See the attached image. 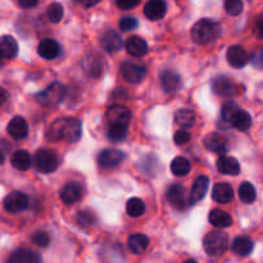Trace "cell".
Listing matches in <instances>:
<instances>
[{
    "instance_id": "cell-1",
    "label": "cell",
    "mask_w": 263,
    "mask_h": 263,
    "mask_svg": "<svg viewBox=\"0 0 263 263\" xmlns=\"http://www.w3.org/2000/svg\"><path fill=\"white\" fill-rule=\"evenodd\" d=\"M82 136V123L77 118H61L49 128L46 138L50 140H66L77 143Z\"/></svg>"
},
{
    "instance_id": "cell-2",
    "label": "cell",
    "mask_w": 263,
    "mask_h": 263,
    "mask_svg": "<svg viewBox=\"0 0 263 263\" xmlns=\"http://www.w3.org/2000/svg\"><path fill=\"white\" fill-rule=\"evenodd\" d=\"M221 35V26L212 20H200L193 26L192 37L199 45H208L217 40Z\"/></svg>"
},
{
    "instance_id": "cell-3",
    "label": "cell",
    "mask_w": 263,
    "mask_h": 263,
    "mask_svg": "<svg viewBox=\"0 0 263 263\" xmlns=\"http://www.w3.org/2000/svg\"><path fill=\"white\" fill-rule=\"evenodd\" d=\"M229 246V238L222 231H211L203 239V248L211 257H220L226 252Z\"/></svg>"
},
{
    "instance_id": "cell-4",
    "label": "cell",
    "mask_w": 263,
    "mask_h": 263,
    "mask_svg": "<svg viewBox=\"0 0 263 263\" xmlns=\"http://www.w3.org/2000/svg\"><path fill=\"white\" fill-rule=\"evenodd\" d=\"M64 97H66V87L64 85H62L61 82L55 81L51 82L45 90H43L41 92L35 95V99L37 100V103H40L41 105L48 108L57 107L58 104H61L63 102Z\"/></svg>"
},
{
    "instance_id": "cell-5",
    "label": "cell",
    "mask_w": 263,
    "mask_h": 263,
    "mask_svg": "<svg viewBox=\"0 0 263 263\" xmlns=\"http://www.w3.org/2000/svg\"><path fill=\"white\" fill-rule=\"evenodd\" d=\"M33 166L41 174H51L59 167V158L53 151L40 149L33 156Z\"/></svg>"
},
{
    "instance_id": "cell-6",
    "label": "cell",
    "mask_w": 263,
    "mask_h": 263,
    "mask_svg": "<svg viewBox=\"0 0 263 263\" xmlns=\"http://www.w3.org/2000/svg\"><path fill=\"white\" fill-rule=\"evenodd\" d=\"M167 199L171 203L172 207H175L179 211H184L189 205H192V203H190V195L187 197L186 189L180 184H175L170 187L168 192H167Z\"/></svg>"
},
{
    "instance_id": "cell-7",
    "label": "cell",
    "mask_w": 263,
    "mask_h": 263,
    "mask_svg": "<svg viewBox=\"0 0 263 263\" xmlns=\"http://www.w3.org/2000/svg\"><path fill=\"white\" fill-rule=\"evenodd\" d=\"M121 73H122L123 79L130 84H139L145 77L146 68L143 64L127 61L121 66Z\"/></svg>"
},
{
    "instance_id": "cell-8",
    "label": "cell",
    "mask_w": 263,
    "mask_h": 263,
    "mask_svg": "<svg viewBox=\"0 0 263 263\" xmlns=\"http://www.w3.org/2000/svg\"><path fill=\"white\" fill-rule=\"evenodd\" d=\"M30 205V199L26 194L21 192H13L8 194L4 199V208L9 213H20L27 210Z\"/></svg>"
},
{
    "instance_id": "cell-9",
    "label": "cell",
    "mask_w": 263,
    "mask_h": 263,
    "mask_svg": "<svg viewBox=\"0 0 263 263\" xmlns=\"http://www.w3.org/2000/svg\"><path fill=\"white\" fill-rule=\"evenodd\" d=\"M105 118L110 126H127L131 120V112L123 105H113L107 110Z\"/></svg>"
},
{
    "instance_id": "cell-10",
    "label": "cell",
    "mask_w": 263,
    "mask_h": 263,
    "mask_svg": "<svg viewBox=\"0 0 263 263\" xmlns=\"http://www.w3.org/2000/svg\"><path fill=\"white\" fill-rule=\"evenodd\" d=\"M226 58H228L229 64L234 68H243L251 62V55L240 45L230 46L226 53Z\"/></svg>"
},
{
    "instance_id": "cell-11",
    "label": "cell",
    "mask_w": 263,
    "mask_h": 263,
    "mask_svg": "<svg viewBox=\"0 0 263 263\" xmlns=\"http://www.w3.org/2000/svg\"><path fill=\"white\" fill-rule=\"evenodd\" d=\"M125 158V154L117 149H105L102 151L98 156V163L100 167L105 170H110L121 164V162Z\"/></svg>"
},
{
    "instance_id": "cell-12",
    "label": "cell",
    "mask_w": 263,
    "mask_h": 263,
    "mask_svg": "<svg viewBox=\"0 0 263 263\" xmlns=\"http://www.w3.org/2000/svg\"><path fill=\"white\" fill-rule=\"evenodd\" d=\"M212 89L216 94L223 98L234 97V95H236V92H238V86H236V84H234V82L226 76L216 77L212 82Z\"/></svg>"
},
{
    "instance_id": "cell-13",
    "label": "cell",
    "mask_w": 263,
    "mask_h": 263,
    "mask_svg": "<svg viewBox=\"0 0 263 263\" xmlns=\"http://www.w3.org/2000/svg\"><path fill=\"white\" fill-rule=\"evenodd\" d=\"M100 44H102L103 49H104L107 53L113 54L121 50V48L123 46V40L117 31L107 30L103 33Z\"/></svg>"
},
{
    "instance_id": "cell-14",
    "label": "cell",
    "mask_w": 263,
    "mask_h": 263,
    "mask_svg": "<svg viewBox=\"0 0 263 263\" xmlns=\"http://www.w3.org/2000/svg\"><path fill=\"white\" fill-rule=\"evenodd\" d=\"M7 263H41V257L32 249L18 248L10 254Z\"/></svg>"
},
{
    "instance_id": "cell-15",
    "label": "cell",
    "mask_w": 263,
    "mask_h": 263,
    "mask_svg": "<svg viewBox=\"0 0 263 263\" xmlns=\"http://www.w3.org/2000/svg\"><path fill=\"white\" fill-rule=\"evenodd\" d=\"M204 145L208 151L215 152V153H228V139L218 133L208 134L204 138Z\"/></svg>"
},
{
    "instance_id": "cell-16",
    "label": "cell",
    "mask_w": 263,
    "mask_h": 263,
    "mask_svg": "<svg viewBox=\"0 0 263 263\" xmlns=\"http://www.w3.org/2000/svg\"><path fill=\"white\" fill-rule=\"evenodd\" d=\"M37 53L44 59H55L61 54V45L54 39H44L39 44Z\"/></svg>"
},
{
    "instance_id": "cell-17",
    "label": "cell",
    "mask_w": 263,
    "mask_h": 263,
    "mask_svg": "<svg viewBox=\"0 0 263 263\" xmlns=\"http://www.w3.org/2000/svg\"><path fill=\"white\" fill-rule=\"evenodd\" d=\"M125 48L130 55L140 58V57L145 55L146 51H148V44L140 36H130L125 41Z\"/></svg>"
},
{
    "instance_id": "cell-18",
    "label": "cell",
    "mask_w": 263,
    "mask_h": 263,
    "mask_svg": "<svg viewBox=\"0 0 263 263\" xmlns=\"http://www.w3.org/2000/svg\"><path fill=\"white\" fill-rule=\"evenodd\" d=\"M82 197V186L79 182H68L61 190V199L66 204H73Z\"/></svg>"
},
{
    "instance_id": "cell-19",
    "label": "cell",
    "mask_w": 263,
    "mask_h": 263,
    "mask_svg": "<svg viewBox=\"0 0 263 263\" xmlns=\"http://www.w3.org/2000/svg\"><path fill=\"white\" fill-rule=\"evenodd\" d=\"M7 131L10 138L14 139V140H21V139H25L27 136L28 125L25 118L14 117L8 123Z\"/></svg>"
},
{
    "instance_id": "cell-20",
    "label": "cell",
    "mask_w": 263,
    "mask_h": 263,
    "mask_svg": "<svg viewBox=\"0 0 263 263\" xmlns=\"http://www.w3.org/2000/svg\"><path fill=\"white\" fill-rule=\"evenodd\" d=\"M144 14L151 21H159L166 14V4L163 0H149L144 7Z\"/></svg>"
},
{
    "instance_id": "cell-21",
    "label": "cell",
    "mask_w": 263,
    "mask_h": 263,
    "mask_svg": "<svg viewBox=\"0 0 263 263\" xmlns=\"http://www.w3.org/2000/svg\"><path fill=\"white\" fill-rule=\"evenodd\" d=\"M213 200H216L220 204H226L234 199V189L230 184L226 182H218L215 185L212 192Z\"/></svg>"
},
{
    "instance_id": "cell-22",
    "label": "cell",
    "mask_w": 263,
    "mask_h": 263,
    "mask_svg": "<svg viewBox=\"0 0 263 263\" xmlns=\"http://www.w3.org/2000/svg\"><path fill=\"white\" fill-rule=\"evenodd\" d=\"M217 170L223 175L236 176V175L240 174V164L234 157L221 156L217 159Z\"/></svg>"
},
{
    "instance_id": "cell-23",
    "label": "cell",
    "mask_w": 263,
    "mask_h": 263,
    "mask_svg": "<svg viewBox=\"0 0 263 263\" xmlns=\"http://www.w3.org/2000/svg\"><path fill=\"white\" fill-rule=\"evenodd\" d=\"M161 85L166 92H174L181 85V77L172 69H166L161 73Z\"/></svg>"
},
{
    "instance_id": "cell-24",
    "label": "cell",
    "mask_w": 263,
    "mask_h": 263,
    "mask_svg": "<svg viewBox=\"0 0 263 263\" xmlns=\"http://www.w3.org/2000/svg\"><path fill=\"white\" fill-rule=\"evenodd\" d=\"M82 68L92 79H98L103 73L102 59L97 55H87L82 61Z\"/></svg>"
},
{
    "instance_id": "cell-25",
    "label": "cell",
    "mask_w": 263,
    "mask_h": 263,
    "mask_svg": "<svg viewBox=\"0 0 263 263\" xmlns=\"http://www.w3.org/2000/svg\"><path fill=\"white\" fill-rule=\"evenodd\" d=\"M208 186H210V179L207 176H199L193 184L192 193H190V203L195 204L205 197Z\"/></svg>"
},
{
    "instance_id": "cell-26",
    "label": "cell",
    "mask_w": 263,
    "mask_h": 263,
    "mask_svg": "<svg viewBox=\"0 0 263 263\" xmlns=\"http://www.w3.org/2000/svg\"><path fill=\"white\" fill-rule=\"evenodd\" d=\"M0 51L3 59H13L18 54V43L13 36L4 35L0 41Z\"/></svg>"
},
{
    "instance_id": "cell-27",
    "label": "cell",
    "mask_w": 263,
    "mask_h": 263,
    "mask_svg": "<svg viewBox=\"0 0 263 263\" xmlns=\"http://www.w3.org/2000/svg\"><path fill=\"white\" fill-rule=\"evenodd\" d=\"M208 220H210V222L212 223L215 228L218 229L230 228V226L233 225V217L230 216V213L225 212V211L222 210L211 211Z\"/></svg>"
},
{
    "instance_id": "cell-28",
    "label": "cell",
    "mask_w": 263,
    "mask_h": 263,
    "mask_svg": "<svg viewBox=\"0 0 263 263\" xmlns=\"http://www.w3.org/2000/svg\"><path fill=\"white\" fill-rule=\"evenodd\" d=\"M10 162H12V166L18 171H27L31 164H33V159L31 158L27 151L14 152L12 158H10Z\"/></svg>"
},
{
    "instance_id": "cell-29",
    "label": "cell",
    "mask_w": 263,
    "mask_h": 263,
    "mask_svg": "<svg viewBox=\"0 0 263 263\" xmlns=\"http://www.w3.org/2000/svg\"><path fill=\"white\" fill-rule=\"evenodd\" d=\"M231 126L235 127L236 130L241 131H248L252 127V117L247 110L238 109L234 113L233 118H231Z\"/></svg>"
},
{
    "instance_id": "cell-30",
    "label": "cell",
    "mask_w": 263,
    "mask_h": 263,
    "mask_svg": "<svg viewBox=\"0 0 263 263\" xmlns=\"http://www.w3.org/2000/svg\"><path fill=\"white\" fill-rule=\"evenodd\" d=\"M128 249L134 254H143L149 246V239L144 234H134L128 238Z\"/></svg>"
},
{
    "instance_id": "cell-31",
    "label": "cell",
    "mask_w": 263,
    "mask_h": 263,
    "mask_svg": "<svg viewBox=\"0 0 263 263\" xmlns=\"http://www.w3.org/2000/svg\"><path fill=\"white\" fill-rule=\"evenodd\" d=\"M253 241L249 238H247V236H239V238H236L235 240L233 241V247H231L234 253L238 254V256L240 257L249 256V254L253 252Z\"/></svg>"
},
{
    "instance_id": "cell-32",
    "label": "cell",
    "mask_w": 263,
    "mask_h": 263,
    "mask_svg": "<svg viewBox=\"0 0 263 263\" xmlns=\"http://www.w3.org/2000/svg\"><path fill=\"white\" fill-rule=\"evenodd\" d=\"M197 116L190 109H179L175 113V121L182 128H190L195 125Z\"/></svg>"
},
{
    "instance_id": "cell-33",
    "label": "cell",
    "mask_w": 263,
    "mask_h": 263,
    "mask_svg": "<svg viewBox=\"0 0 263 263\" xmlns=\"http://www.w3.org/2000/svg\"><path fill=\"white\" fill-rule=\"evenodd\" d=\"M192 170V164L185 157H176L171 162V172L177 177L186 176Z\"/></svg>"
},
{
    "instance_id": "cell-34",
    "label": "cell",
    "mask_w": 263,
    "mask_h": 263,
    "mask_svg": "<svg viewBox=\"0 0 263 263\" xmlns=\"http://www.w3.org/2000/svg\"><path fill=\"white\" fill-rule=\"evenodd\" d=\"M238 193L240 200L243 203H246V204H252V203L257 199L256 187H254L251 182H243V184L239 186Z\"/></svg>"
},
{
    "instance_id": "cell-35",
    "label": "cell",
    "mask_w": 263,
    "mask_h": 263,
    "mask_svg": "<svg viewBox=\"0 0 263 263\" xmlns=\"http://www.w3.org/2000/svg\"><path fill=\"white\" fill-rule=\"evenodd\" d=\"M126 212L131 217H140L145 212V203L140 198H131L126 204Z\"/></svg>"
},
{
    "instance_id": "cell-36",
    "label": "cell",
    "mask_w": 263,
    "mask_h": 263,
    "mask_svg": "<svg viewBox=\"0 0 263 263\" xmlns=\"http://www.w3.org/2000/svg\"><path fill=\"white\" fill-rule=\"evenodd\" d=\"M126 136H127V126H110L107 133V138L115 143L123 141Z\"/></svg>"
},
{
    "instance_id": "cell-37",
    "label": "cell",
    "mask_w": 263,
    "mask_h": 263,
    "mask_svg": "<svg viewBox=\"0 0 263 263\" xmlns=\"http://www.w3.org/2000/svg\"><path fill=\"white\" fill-rule=\"evenodd\" d=\"M64 9L59 3H53L48 8V18L51 23H59L63 18Z\"/></svg>"
},
{
    "instance_id": "cell-38",
    "label": "cell",
    "mask_w": 263,
    "mask_h": 263,
    "mask_svg": "<svg viewBox=\"0 0 263 263\" xmlns=\"http://www.w3.org/2000/svg\"><path fill=\"white\" fill-rule=\"evenodd\" d=\"M223 7L229 15H239L244 9V4L241 0H226Z\"/></svg>"
},
{
    "instance_id": "cell-39",
    "label": "cell",
    "mask_w": 263,
    "mask_h": 263,
    "mask_svg": "<svg viewBox=\"0 0 263 263\" xmlns=\"http://www.w3.org/2000/svg\"><path fill=\"white\" fill-rule=\"evenodd\" d=\"M238 105L234 102H228L222 107V110H221V118H222L223 122H228L231 125V118H233L234 113L238 110Z\"/></svg>"
},
{
    "instance_id": "cell-40",
    "label": "cell",
    "mask_w": 263,
    "mask_h": 263,
    "mask_svg": "<svg viewBox=\"0 0 263 263\" xmlns=\"http://www.w3.org/2000/svg\"><path fill=\"white\" fill-rule=\"evenodd\" d=\"M76 218L81 226H91L95 223V215L90 211H80Z\"/></svg>"
},
{
    "instance_id": "cell-41",
    "label": "cell",
    "mask_w": 263,
    "mask_h": 263,
    "mask_svg": "<svg viewBox=\"0 0 263 263\" xmlns=\"http://www.w3.org/2000/svg\"><path fill=\"white\" fill-rule=\"evenodd\" d=\"M32 243L35 244V246L40 247V248H46V247L49 246V243H50V238H49V235L46 233H44V231H37V233H35L32 235Z\"/></svg>"
},
{
    "instance_id": "cell-42",
    "label": "cell",
    "mask_w": 263,
    "mask_h": 263,
    "mask_svg": "<svg viewBox=\"0 0 263 263\" xmlns=\"http://www.w3.org/2000/svg\"><path fill=\"white\" fill-rule=\"evenodd\" d=\"M139 26V21L135 17H123L120 21V28L122 31H133Z\"/></svg>"
},
{
    "instance_id": "cell-43",
    "label": "cell",
    "mask_w": 263,
    "mask_h": 263,
    "mask_svg": "<svg viewBox=\"0 0 263 263\" xmlns=\"http://www.w3.org/2000/svg\"><path fill=\"white\" fill-rule=\"evenodd\" d=\"M190 139H192V135H190L189 131H186V130H179L174 135L175 144H176V145H179V146L185 145V144L189 143Z\"/></svg>"
},
{
    "instance_id": "cell-44",
    "label": "cell",
    "mask_w": 263,
    "mask_h": 263,
    "mask_svg": "<svg viewBox=\"0 0 263 263\" xmlns=\"http://www.w3.org/2000/svg\"><path fill=\"white\" fill-rule=\"evenodd\" d=\"M251 62L256 68L263 69V48H258L252 53Z\"/></svg>"
},
{
    "instance_id": "cell-45",
    "label": "cell",
    "mask_w": 263,
    "mask_h": 263,
    "mask_svg": "<svg viewBox=\"0 0 263 263\" xmlns=\"http://www.w3.org/2000/svg\"><path fill=\"white\" fill-rule=\"evenodd\" d=\"M141 0H117L116 2V4H117L118 8H121V9H133V8H135L136 5H139V3H140Z\"/></svg>"
},
{
    "instance_id": "cell-46",
    "label": "cell",
    "mask_w": 263,
    "mask_h": 263,
    "mask_svg": "<svg viewBox=\"0 0 263 263\" xmlns=\"http://www.w3.org/2000/svg\"><path fill=\"white\" fill-rule=\"evenodd\" d=\"M39 3V0H18V4L21 5L25 9H28V8L36 7Z\"/></svg>"
},
{
    "instance_id": "cell-47",
    "label": "cell",
    "mask_w": 263,
    "mask_h": 263,
    "mask_svg": "<svg viewBox=\"0 0 263 263\" xmlns=\"http://www.w3.org/2000/svg\"><path fill=\"white\" fill-rule=\"evenodd\" d=\"M79 3H81L85 7H92V5H97L100 0H77Z\"/></svg>"
},
{
    "instance_id": "cell-48",
    "label": "cell",
    "mask_w": 263,
    "mask_h": 263,
    "mask_svg": "<svg viewBox=\"0 0 263 263\" xmlns=\"http://www.w3.org/2000/svg\"><path fill=\"white\" fill-rule=\"evenodd\" d=\"M257 33H258L259 37L263 39V20H261L257 25Z\"/></svg>"
},
{
    "instance_id": "cell-49",
    "label": "cell",
    "mask_w": 263,
    "mask_h": 263,
    "mask_svg": "<svg viewBox=\"0 0 263 263\" xmlns=\"http://www.w3.org/2000/svg\"><path fill=\"white\" fill-rule=\"evenodd\" d=\"M5 99H7V92L4 89H2V103H4Z\"/></svg>"
},
{
    "instance_id": "cell-50",
    "label": "cell",
    "mask_w": 263,
    "mask_h": 263,
    "mask_svg": "<svg viewBox=\"0 0 263 263\" xmlns=\"http://www.w3.org/2000/svg\"><path fill=\"white\" fill-rule=\"evenodd\" d=\"M184 263H198V262L195 261V259H186Z\"/></svg>"
}]
</instances>
